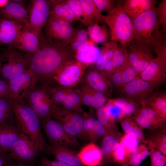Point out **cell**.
Segmentation results:
<instances>
[{"label": "cell", "mask_w": 166, "mask_h": 166, "mask_svg": "<svg viewBox=\"0 0 166 166\" xmlns=\"http://www.w3.org/2000/svg\"><path fill=\"white\" fill-rule=\"evenodd\" d=\"M12 160L9 152L0 150V166H9Z\"/></svg>", "instance_id": "cell-55"}, {"label": "cell", "mask_w": 166, "mask_h": 166, "mask_svg": "<svg viewBox=\"0 0 166 166\" xmlns=\"http://www.w3.org/2000/svg\"><path fill=\"white\" fill-rule=\"evenodd\" d=\"M120 142L113 131L106 133L103 137L100 148L102 155V160H107L110 157L113 150Z\"/></svg>", "instance_id": "cell-32"}, {"label": "cell", "mask_w": 166, "mask_h": 166, "mask_svg": "<svg viewBox=\"0 0 166 166\" xmlns=\"http://www.w3.org/2000/svg\"><path fill=\"white\" fill-rule=\"evenodd\" d=\"M50 117L59 123L69 135L76 138L81 139L73 124L61 111L59 105L53 104Z\"/></svg>", "instance_id": "cell-30"}, {"label": "cell", "mask_w": 166, "mask_h": 166, "mask_svg": "<svg viewBox=\"0 0 166 166\" xmlns=\"http://www.w3.org/2000/svg\"><path fill=\"white\" fill-rule=\"evenodd\" d=\"M127 56V53L125 47L117 43L111 60L117 68L123 64Z\"/></svg>", "instance_id": "cell-45"}, {"label": "cell", "mask_w": 166, "mask_h": 166, "mask_svg": "<svg viewBox=\"0 0 166 166\" xmlns=\"http://www.w3.org/2000/svg\"><path fill=\"white\" fill-rule=\"evenodd\" d=\"M68 98L76 106L81 110L82 107L81 93L77 89H73L72 88L65 87Z\"/></svg>", "instance_id": "cell-49"}, {"label": "cell", "mask_w": 166, "mask_h": 166, "mask_svg": "<svg viewBox=\"0 0 166 166\" xmlns=\"http://www.w3.org/2000/svg\"><path fill=\"white\" fill-rule=\"evenodd\" d=\"M137 152L140 158L143 160L149 156L150 154V152L147 148L144 147H140V146Z\"/></svg>", "instance_id": "cell-59"}, {"label": "cell", "mask_w": 166, "mask_h": 166, "mask_svg": "<svg viewBox=\"0 0 166 166\" xmlns=\"http://www.w3.org/2000/svg\"><path fill=\"white\" fill-rule=\"evenodd\" d=\"M129 154L124 145L120 142L113 150L112 156L115 161L123 163L125 162Z\"/></svg>", "instance_id": "cell-48"}, {"label": "cell", "mask_w": 166, "mask_h": 166, "mask_svg": "<svg viewBox=\"0 0 166 166\" xmlns=\"http://www.w3.org/2000/svg\"><path fill=\"white\" fill-rule=\"evenodd\" d=\"M6 55V51L0 52V71L1 67L5 62Z\"/></svg>", "instance_id": "cell-60"}, {"label": "cell", "mask_w": 166, "mask_h": 166, "mask_svg": "<svg viewBox=\"0 0 166 166\" xmlns=\"http://www.w3.org/2000/svg\"><path fill=\"white\" fill-rule=\"evenodd\" d=\"M99 10L108 13L113 10L116 6V1L113 0H93Z\"/></svg>", "instance_id": "cell-50"}, {"label": "cell", "mask_w": 166, "mask_h": 166, "mask_svg": "<svg viewBox=\"0 0 166 166\" xmlns=\"http://www.w3.org/2000/svg\"><path fill=\"white\" fill-rule=\"evenodd\" d=\"M84 73L81 63L75 60L63 67L54 77L53 81L60 86L72 88L81 82Z\"/></svg>", "instance_id": "cell-12"}, {"label": "cell", "mask_w": 166, "mask_h": 166, "mask_svg": "<svg viewBox=\"0 0 166 166\" xmlns=\"http://www.w3.org/2000/svg\"><path fill=\"white\" fill-rule=\"evenodd\" d=\"M143 160L137 152L132 154L129 161V164L131 166H140Z\"/></svg>", "instance_id": "cell-56"}, {"label": "cell", "mask_w": 166, "mask_h": 166, "mask_svg": "<svg viewBox=\"0 0 166 166\" xmlns=\"http://www.w3.org/2000/svg\"><path fill=\"white\" fill-rule=\"evenodd\" d=\"M77 154L83 164L86 166H98L102 160L100 148L93 143L85 145Z\"/></svg>", "instance_id": "cell-27"}, {"label": "cell", "mask_w": 166, "mask_h": 166, "mask_svg": "<svg viewBox=\"0 0 166 166\" xmlns=\"http://www.w3.org/2000/svg\"><path fill=\"white\" fill-rule=\"evenodd\" d=\"M21 134L14 124L0 122V141L2 149L9 152L19 139Z\"/></svg>", "instance_id": "cell-23"}, {"label": "cell", "mask_w": 166, "mask_h": 166, "mask_svg": "<svg viewBox=\"0 0 166 166\" xmlns=\"http://www.w3.org/2000/svg\"><path fill=\"white\" fill-rule=\"evenodd\" d=\"M100 55V50L95 45L88 46L81 49L76 53L75 58L81 63L84 71L95 64Z\"/></svg>", "instance_id": "cell-29"}, {"label": "cell", "mask_w": 166, "mask_h": 166, "mask_svg": "<svg viewBox=\"0 0 166 166\" xmlns=\"http://www.w3.org/2000/svg\"><path fill=\"white\" fill-rule=\"evenodd\" d=\"M87 16L93 21L104 23L103 15L99 10L93 0H79Z\"/></svg>", "instance_id": "cell-34"}, {"label": "cell", "mask_w": 166, "mask_h": 166, "mask_svg": "<svg viewBox=\"0 0 166 166\" xmlns=\"http://www.w3.org/2000/svg\"><path fill=\"white\" fill-rule=\"evenodd\" d=\"M38 36L26 25L24 26L15 41L10 46L21 51L33 54L39 49Z\"/></svg>", "instance_id": "cell-16"}, {"label": "cell", "mask_w": 166, "mask_h": 166, "mask_svg": "<svg viewBox=\"0 0 166 166\" xmlns=\"http://www.w3.org/2000/svg\"><path fill=\"white\" fill-rule=\"evenodd\" d=\"M9 166H37L35 162L19 161L12 159Z\"/></svg>", "instance_id": "cell-58"}, {"label": "cell", "mask_w": 166, "mask_h": 166, "mask_svg": "<svg viewBox=\"0 0 166 166\" xmlns=\"http://www.w3.org/2000/svg\"><path fill=\"white\" fill-rule=\"evenodd\" d=\"M96 110L97 119L105 128L107 132L113 131V127L115 123L110 118L105 105Z\"/></svg>", "instance_id": "cell-43"}, {"label": "cell", "mask_w": 166, "mask_h": 166, "mask_svg": "<svg viewBox=\"0 0 166 166\" xmlns=\"http://www.w3.org/2000/svg\"><path fill=\"white\" fill-rule=\"evenodd\" d=\"M75 53L69 45L55 43L43 37L39 49L31 54L29 71L34 85L49 84L68 63L76 60Z\"/></svg>", "instance_id": "cell-1"}, {"label": "cell", "mask_w": 166, "mask_h": 166, "mask_svg": "<svg viewBox=\"0 0 166 166\" xmlns=\"http://www.w3.org/2000/svg\"><path fill=\"white\" fill-rule=\"evenodd\" d=\"M15 126L21 133L28 136L44 152L45 141L39 117L22 98L12 99Z\"/></svg>", "instance_id": "cell-3"}, {"label": "cell", "mask_w": 166, "mask_h": 166, "mask_svg": "<svg viewBox=\"0 0 166 166\" xmlns=\"http://www.w3.org/2000/svg\"><path fill=\"white\" fill-rule=\"evenodd\" d=\"M71 42L77 45L80 49L92 45L87 30L83 28L76 29Z\"/></svg>", "instance_id": "cell-39"}, {"label": "cell", "mask_w": 166, "mask_h": 166, "mask_svg": "<svg viewBox=\"0 0 166 166\" xmlns=\"http://www.w3.org/2000/svg\"><path fill=\"white\" fill-rule=\"evenodd\" d=\"M106 132L105 128L97 119L89 139V141L90 142L94 143L101 137H103Z\"/></svg>", "instance_id": "cell-47"}, {"label": "cell", "mask_w": 166, "mask_h": 166, "mask_svg": "<svg viewBox=\"0 0 166 166\" xmlns=\"http://www.w3.org/2000/svg\"><path fill=\"white\" fill-rule=\"evenodd\" d=\"M24 26L14 20L0 18V45L10 46Z\"/></svg>", "instance_id": "cell-20"}, {"label": "cell", "mask_w": 166, "mask_h": 166, "mask_svg": "<svg viewBox=\"0 0 166 166\" xmlns=\"http://www.w3.org/2000/svg\"><path fill=\"white\" fill-rule=\"evenodd\" d=\"M66 0L75 15L82 24L88 26L93 22L86 14L79 0Z\"/></svg>", "instance_id": "cell-37"}, {"label": "cell", "mask_w": 166, "mask_h": 166, "mask_svg": "<svg viewBox=\"0 0 166 166\" xmlns=\"http://www.w3.org/2000/svg\"><path fill=\"white\" fill-rule=\"evenodd\" d=\"M83 115V129L88 140H89L97 119L93 109L92 108H89L88 112H85Z\"/></svg>", "instance_id": "cell-40"}, {"label": "cell", "mask_w": 166, "mask_h": 166, "mask_svg": "<svg viewBox=\"0 0 166 166\" xmlns=\"http://www.w3.org/2000/svg\"><path fill=\"white\" fill-rule=\"evenodd\" d=\"M140 139L131 135L125 134L120 141L129 153L132 154L137 152L139 147Z\"/></svg>", "instance_id": "cell-41"}, {"label": "cell", "mask_w": 166, "mask_h": 166, "mask_svg": "<svg viewBox=\"0 0 166 166\" xmlns=\"http://www.w3.org/2000/svg\"><path fill=\"white\" fill-rule=\"evenodd\" d=\"M120 121L122 128L125 134L135 136L140 140L144 138L142 131L130 117H125Z\"/></svg>", "instance_id": "cell-36"}, {"label": "cell", "mask_w": 166, "mask_h": 166, "mask_svg": "<svg viewBox=\"0 0 166 166\" xmlns=\"http://www.w3.org/2000/svg\"><path fill=\"white\" fill-rule=\"evenodd\" d=\"M128 61L127 55L123 64L107 77L113 88L118 91L127 84L138 76Z\"/></svg>", "instance_id": "cell-17"}, {"label": "cell", "mask_w": 166, "mask_h": 166, "mask_svg": "<svg viewBox=\"0 0 166 166\" xmlns=\"http://www.w3.org/2000/svg\"><path fill=\"white\" fill-rule=\"evenodd\" d=\"M40 120L49 144L64 146L70 148H77L80 146L77 139L68 134L62 126L50 116Z\"/></svg>", "instance_id": "cell-6"}, {"label": "cell", "mask_w": 166, "mask_h": 166, "mask_svg": "<svg viewBox=\"0 0 166 166\" xmlns=\"http://www.w3.org/2000/svg\"><path fill=\"white\" fill-rule=\"evenodd\" d=\"M37 166H72L60 160H51L46 157L42 156L39 158Z\"/></svg>", "instance_id": "cell-53"}, {"label": "cell", "mask_w": 166, "mask_h": 166, "mask_svg": "<svg viewBox=\"0 0 166 166\" xmlns=\"http://www.w3.org/2000/svg\"><path fill=\"white\" fill-rule=\"evenodd\" d=\"M2 150L1 148V143H0V150Z\"/></svg>", "instance_id": "cell-62"}, {"label": "cell", "mask_w": 166, "mask_h": 166, "mask_svg": "<svg viewBox=\"0 0 166 166\" xmlns=\"http://www.w3.org/2000/svg\"><path fill=\"white\" fill-rule=\"evenodd\" d=\"M154 111L164 120L166 118V92L154 91L141 103Z\"/></svg>", "instance_id": "cell-24"}, {"label": "cell", "mask_w": 166, "mask_h": 166, "mask_svg": "<svg viewBox=\"0 0 166 166\" xmlns=\"http://www.w3.org/2000/svg\"><path fill=\"white\" fill-rule=\"evenodd\" d=\"M82 81L107 97L112 93L113 88L107 76L102 71L97 69L93 65L84 72Z\"/></svg>", "instance_id": "cell-14"}, {"label": "cell", "mask_w": 166, "mask_h": 166, "mask_svg": "<svg viewBox=\"0 0 166 166\" xmlns=\"http://www.w3.org/2000/svg\"><path fill=\"white\" fill-rule=\"evenodd\" d=\"M4 98L11 99L10 89L8 83L2 78L0 79V99Z\"/></svg>", "instance_id": "cell-54"}, {"label": "cell", "mask_w": 166, "mask_h": 166, "mask_svg": "<svg viewBox=\"0 0 166 166\" xmlns=\"http://www.w3.org/2000/svg\"><path fill=\"white\" fill-rule=\"evenodd\" d=\"M117 69L112 61L110 60L102 71L107 77L113 73Z\"/></svg>", "instance_id": "cell-57"}, {"label": "cell", "mask_w": 166, "mask_h": 166, "mask_svg": "<svg viewBox=\"0 0 166 166\" xmlns=\"http://www.w3.org/2000/svg\"><path fill=\"white\" fill-rule=\"evenodd\" d=\"M51 8L49 16L69 23L80 20L75 15L66 0H49Z\"/></svg>", "instance_id": "cell-25"}, {"label": "cell", "mask_w": 166, "mask_h": 166, "mask_svg": "<svg viewBox=\"0 0 166 166\" xmlns=\"http://www.w3.org/2000/svg\"><path fill=\"white\" fill-rule=\"evenodd\" d=\"M117 43L113 41L102 45L100 50V55L95 64L93 65L97 70L102 71L111 60L116 48Z\"/></svg>", "instance_id": "cell-31"}, {"label": "cell", "mask_w": 166, "mask_h": 166, "mask_svg": "<svg viewBox=\"0 0 166 166\" xmlns=\"http://www.w3.org/2000/svg\"><path fill=\"white\" fill-rule=\"evenodd\" d=\"M109 100L121 108L125 117H130L140 108L137 103L124 97H121Z\"/></svg>", "instance_id": "cell-33"}, {"label": "cell", "mask_w": 166, "mask_h": 166, "mask_svg": "<svg viewBox=\"0 0 166 166\" xmlns=\"http://www.w3.org/2000/svg\"><path fill=\"white\" fill-rule=\"evenodd\" d=\"M122 1L118 2L116 7L102 19L109 27L112 41L125 47L133 38L132 21L124 12Z\"/></svg>", "instance_id": "cell-4"}, {"label": "cell", "mask_w": 166, "mask_h": 166, "mask_svg": "<svg viewBox=\"0 0 166 166\" xmlns=\"http://www.w3.org/2000/svg\"><path fill=\"white\" fill-rule=\"evenodd\" d=\"M164 166H166V165H165Z\"/></svg>", "instance_id": "cell-63"}, {"label": "cell", "mask_w": 166, "mask_h": 166, "mask_svg": "<svg viewBox=\"0 0 166 166\" xmlns=\"http://www.w3.org/2000/svg\"><path fill=\"white\" fill-rule=\"evenodd\" d=\"M7 122L15 123L12 99H0V122Z\"/></svg>", "instance_id": "cell-35"}, {"label": "cell", "mask_w": 166, "mask_h": 166, "mask_svg": "<svg viewBox=\"0 0 166 166\" xmlns=\"http://www.w3.org/2000/svg\"><path fill=\"white\" fill-rule=\"evenodd\" d=\"M155 0H126L123 4L125 13L132 21L142 13L155 7Z\"/></svg>", "instance_id": "cell-26"}, {"label": "cell", "mask_w": 166, "mask_h": 166, "mask_svg": "<svg viewBox=\"0 0 166 166\" xmlns=\"http://www.w3.org/2000/svg\"><path fill=\"white\" fill-rule=\"evenodd\" d=\"M78 89L80 92L82 105L97 110L104 105L107 97L101 93L97 91L81 81Z\"/></svg>", "instance_id": "cell-22"}, {"label": "cell", "mask_w": 166, "mask_h": 166, "mask_svg": "<svg viewBox=\"0 0 166 166\" xmlns=\"http://www.w3.org/2000/svg\"><path fill=\"white\" fill-rule=\"evenodd\" d=\"M49 84H37L26 93L23 99L40 119L50 116L53 104L49 90Z\"/></svg>", "instance_id": "cell-5"}, {"label": "cell", "mask_w": 166, "mask_h": 166, "mask_svg": "<svg viewBox=\"0 0 166 166\" xmlns=\"http://www.w3.org/2000/svg\"><path fill=\"white\" fill-rule=\"evenodd\" d=\"M90 40L95 44L102 45L111 41L109 29L106 25H99L93 22L88 26L87 30Z\"/></svg>", "instance_id": "cell-28"}, {"label": "cell", "mask_w": 166, "mask_h": 166, "mask_svg": "<svg viewBox=\"0 0 166 166\" xmlns=\"http://www.w3.org/2000/svg\"><path fill=\"white\" fill-rule=\"evenodd\" d=\"M150 166H164L166 165V157L159 150H155L150 152Z\"/></svg>", "instance_id": "cell-51"}, {"label": "cell", "mask_w": 166, "mask_h": 166, "mask_svg": "<svg viewBox=\"0 0 166 166\" xmlns=\"http://www.w3.org/2000/svg\"><path fill=\"white\" fill-rule=\"evenodd\" d=\"M134 114V121L140 127L149 128L154 127L151 121L145 116L137 113Z\"/></svg>", "instance_id": "cell-52"}, {"label": "cell", "mask_w": 166, "mask_h": 166, "mask_svg": "<svg viewBox=\"0 0 166 166\" xmlns=\"http://www.w3.org/2000/svg\"><path fill=\"white\" fill-rule=\"evenodd\" d=\"M105 105L110 118L114 123L126 117L121 108L109 99Z\"/></svg>", "instance_id": "cell-42"}, {"label": "cell", "mask_w": 166, "mask_h": 166, "mask_svg": "<svg viewBox=\"0 0 166 166\" xmlns=\"http://www.w3.org/2000/svg\"><path fill=\"white\" fill-rule=\"evenodd\" d=\"M45 26V39L65 45H69L76 30L70 23L50 16Z\"/></svg>", "instance_id": "cell-8"}, {"label": "cell", "mask_w": 166, "mask_h": 166, "mask_svg": "<svg viewBox=\"0 0 166 166\" xmlns=\"http://www.w3.org/2000/svg\"><path fill=\"white\" fill-rule=\"evenodd\" d=\"M155 88L138 76L119 92L121 97L128 98L140 105L141 103L154 91Z\"/></svg>", "instance_id": "cell-13"}, {"label": "cell", "mask_w": 166, "mask_h": 166, "mask_svg": "<svg viewBox=\"0 0 166 166\" xmlns=\"http://www.w3.org/2000/svg\"><path fill=\"white\" fill-rule=\"evenodd\" d=\"M138 76L156 88L164 83L166 81V67L156 57Z\"/></svg>", "instance_id": "cell-15"}, {"label": "cell", "mask_w": 166, "mask_h": 166, "mask_svg": "<svg viewBox=\"0 0 166 166\" xmlns=\"http://www.w3.org/2000/svg\"><path fill=\"white\" fill-rule=\"evenodd\" d=\"M8 0H0V8H3L9 2Z\"/></svg>", "instance_id": "cell-61"}, {"label": "cell", "mask_w": 166, "mask_h": 166, "mask_svg": "<svg viewBox=\"0 0 166 166\" xmlns=\"http://www.w3.org/2000/svg\"><path fill=\"white\" fill-rule=\"evenodd\" d=\"M49 90L54 104L61 105L68 98L65 87L58 86L52 87L49 85Z\"/></svg>", "instance_id": "cell-38"}, {"label": "cell", "mask_w": 166, "mask_h": 166, "mask_svg": "<svg viewBox=\"0 0 166 166\" xmlns=\"http://www.w3.org/2000/svg\"><path fill=\"white\" fill-rule=\"evenodd\" d=\"M51 5L49 0L31 1L28 11V27L39 36L49 16Z\"/></svg>", "instance_id": "cell-9"}, {"label": "cell", "mask_w": 166, "mask_h": 166, "mask_svg": "<svg viewBox=\"0 0 166 166\" xmlns=\"http://www.w3.org/2000/svg\"><path fill=\"white\" fill-rule=\"evenodd\" d=\"M22 1L11 0L0 10V18L14 20L29 26L27 10L22 3Z\"/></svg>", "instance_id": "cell-19"}, {"label": "cell", "mask_w": 166, "mask_h": 166, "mask_svg": "<svg viewBox=\"0 0 166 166\" xmlns=\"http://www.w3.org/2000/svg\"><path fill=\"white\" fill-rule=\"evenodd\" d=\"M42 152L38 146L32 140L22 133L9 152L14 160L32 162H35L36 158Z\"/></svg>", "instance_id": "cell-11"}, {"label": "cell", "mask_w": 166, "mask_h": 166, "mask_svg": "<svg viewBox=\"0 0 166 166\" xmlns=\"http://www.w3.org/2000/svg\"><path fill=\"white\" fill-rule=\"evenodd\" d=\"M31 54H23L15 49L6 50L5 61L0 71L3 79L7 83L20 74L29 70Z\"/></svg>", "instance_id": "cell-7"}, {"label": "cell", "mask_w": 166, "mask_h": 166, "mask_svg": "<svg viewBox=\"0 0 166 166\" xmlns=\"http://www.w3.org/2000/svg\"><path fill=\"white\" fill-rule=\"evenodd\" d=\"M125 47L129 62L138 76L154 59L152 53L146 47L132 40Z\"/></svg>", "instance_id": "cell-10"}, {"label": "cell", "mask_w": 166, "mask_h": 166, "mask_svg": "<svg viewBox=\"0 0 166 166\" xmlns=\"http://www.w3.org/2000/svg\"><path fill=\"white\" fill-rule=\"evenodd\" d=\"M132 21V39L146 47L163 62L166 61V36L160 30V24L155 7L147 11Z\"/></svg>", "instance_id": "cell-2"}, {"label": "cell", "mask_w": 166, "mask_h": 166, "mask_svg": "<svg viewBox=\"0 0 166 166\" xmlns=\"http://www.w3.org/2000/svg\"><path fill=\"white\" fill-rule=\"evenodd\" d=\"M158 20L161 26L160 31L164 36L166 34V0H162L156 8Z\"/></svg>", "instance_id": "cell-46"}, {"label": "cell", "mask_w": 166, "mask_h": 166, "mask_svg": "<svg viewBox=\"0 0 166 166\" xmlns=\"http://www.w3.org/2000/svg\"><path fill=\"white\" fill-rule=\"evenodd\" d=\"M11 99H23L28 92L34 85L33 76L28 70L8 82Z\"/></svg>", "instance_id": "cell-18"}, {"label": "cell", "mask_w": 166, "mask_h": 166, "mask_svg": "<svg viewBox=\"0 0 166 166\" xmlns=\"http://www.w3.org/2000/svg\"><path fill=\"white\" fill-rule=\"evenodd\" d=\"M135 113L147 117L151 121L154 127L160 125L165 121L160 117L154 111L145 106L140 107Z\"/></svg>", "instance_id": "cell-44"}, {"label": "cell", "mask_w": 166, "mask_h": 166, "mask_svg": "<svg viewBox=\"0 0 166 166\" xmlns=\"http://www.w3.org/2000/svg\"><path fill=\"white\" fill-rule=\"evenodd\" d=\"M44 152L53 156L56 160L64 162L72 166L84 165L75 152L68 147L47 144Z\"/></svg>", "instance_id": "cell-21"}]
</instances>
